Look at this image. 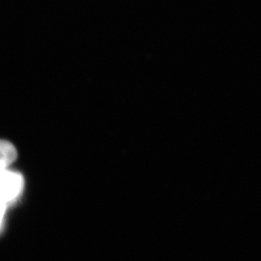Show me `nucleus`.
Masks as SVG:
<instances>
[{
  "mask_svg": "<svg viewBox=\"0 0 261 261\" xmlns=\"http://www.w3.org/2000/svg\"><path fill=\"white\" fill-rule=\"evenodd\" d=\"M17 151L14 146L5 140H0V168H8L17 159Z\"/></svg>",
  "mask_w": 261,
  "mask_h": 261,
  "instance_id": "2",
  "label": "nucleus"
},
{
  "mask_svg": "<svg viewBox=\"0 0 261 261\" xmlns=\"http://www.w3.org/2000/svg\"><path fill=\"white\" fill-rule=\"evenodd\" d=\"M7 205L0 199V228L2 227L3 221H4V216L5 210H6Z\"/></svg>",
  "mask_w": 261,
  "mask_h": 261,
  "instance_id": "3",
  "label": "nucleus"
},
{
  "mask_svg": "<svg viewBox=\"0 0 261 261\" xmlns=\"http://www.w3.org/2000/svg\"><path fill=\"white\" fill-rule=\"evenodd\" d=\"M23 188L21 174L8 168H0V199L7 205L18 198Z\"/></svg>",
  "mask_w": 261,
  "mask_h": 261,
  "instance_id": "1",
  "label": "nucleus"
}]
</instances>
